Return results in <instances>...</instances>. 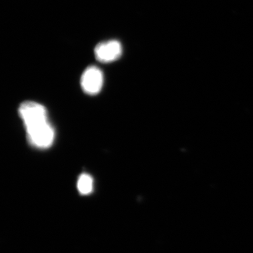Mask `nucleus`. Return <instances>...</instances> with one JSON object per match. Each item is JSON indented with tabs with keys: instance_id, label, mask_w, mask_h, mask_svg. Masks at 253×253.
I'll return each mask as SVG.
<instances>
[{
	"instance_id": "nucleus-1",
	"label": "nucleus",
	"mask_w": 253,
	"mask_h": 253,
	"mask_svg": "<svg viewBox=\"0 0 253 253\" xmlns=\"http://www.w3.org/2000/svg\"><path fill=\"white\" fill-rule=\"evenodd\" d=\"M28 142L38 149H47L54 140V128L49 121L26 129Z\"/></svg>"
},
{
	"instance_id": "nucleus-3",
	"label": "nucleus",
	"mask_w": 253,
	"mask_h": 253,
	"mask_svg": "<svg viewBox=\"0 0 253 253\" xmlns=\"http://www.w3.org/2000/svg\"><path fill=\"white\" fill-rule=\"evenodd\" d=\"M104 83L102 71L96 66H89L83 73L81 84L83 90L89 95H96L100 92Z\"/></svg>"
},
{
	"instance_id": "nucleus-2",
	"label": "nucleus",
	"mask_w": 253,
	"mask_h": 253,
	"mask_svg": "<svg viewBox=\"0 0 253 253\" xmlns=\"http://www.w3.org/2000/svg\"><path fill=\"white\" fill-rule=\"evenodd\" d=\"M18 114L26 129L48 121L45 107L33 101H26L20 105Z\"/></svg>"
},
{
	"instance_id": "nucleus-5",
	"label": "nucleus",
	"mask_w": 253,
	"mask_h": 253,
	"mask_svg": "<svg viewBox=\"0 0 253 253\" xmlns=\"http://www.w3.org/2000/svg\"><path fill=\"white\" fill-rule=\"evenodd\" d=\"M78 189L83 195L90 194L93 190V179L89 174H82L78 181Z\"/></svg>"
},
{
	"instance_id": "nucleus-4",
	"label": "nucleus",
	"mask_w": 253,
	"mask_h": 253,
	"mask_svg": "<svg viewBox=\"0 0 253 253\" xmlns=\"http://www.w3.org/2000/svg\"><path fill=\"white\" fill-rule=\"evenodd\" d=\"M94 54L95 57L100 62H113L122 56V45L118 41L101 42L95 47Z\"/></svg>"
}]
</instances>
